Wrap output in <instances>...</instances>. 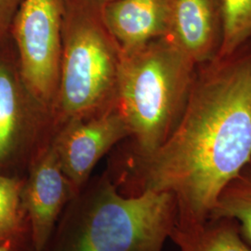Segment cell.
<instances>
[{
	"label": "cell",
	"mask_w": 251,
	"mask_h": 251,
	"mask_svg": "<svg viewBox=\"0 0 251 251\" xmlns=\"http://www.w3.org/2000/svg\"><path fill=\"white\" fill-rule=\"evenodd\" d=\"M198 66L168 36L121 54L117 102L132 139L129 152L150 153L169 138L184 111Z\"/></svg>",
	"instance_id": "3"
},
{
	"label": "cell",
	"mask_w": 251,
	"mask_h": 251,
	"mask_svg": "<svg viewBox=\"0 0 251 251\" xmlns=\"http://www.w3.org/2000/svg\"><path fill=\"white\" fill-rule=\"evenodd\" d=\"M0 41V165L26 152L29 164L55 134L50 115L30 93L15 50Z\"/></svg>",
	"instance_id": "6"
},
{
	"label": "cell",
	"mask_w": 251,
	"mask_h": 251,
	"mask_svg": "<svg viewBox=\"0 0 251 251\" xmlns=\"http://www.w3.org/2000/svg\"><path fill=\"white\" fill-rule=\"evenodd\" d=\"M168 37L197 65L214 59L223 39L221 0H172Z\"/></svg>",
	"instance_id": "10"
},
{
	"label": "cell",
	"mask_w": 251,
	"mask_h": 251,
	"mask_svg": "<svg viewBox=\"0 0 251 251\" xmlns=\"http://www.w3.org/2000/svg\"><path fill=\"white\" fill-rule=\"evenodd\" d=\"M176 221L171 194L125 196L105 173L68 202L43 251H163Z\"/></svg>",
	"instance_id": "2"
},
{
	"label": "cell",
	"mask_w": 251,
	"mask_h": 251,
	"mask_svg": "<svg viewBox=\"0 0 251 251\" xmlns=\"http://www.w3.org/2000/svg\"><path fill=\"white\" fill-rule=\"evenodd\" d=\"M23 185V180L0 174V244H13L25 231L30 233L22 204Z\"/></svg>",
	"instance_id": "13"
},
{
	"label": "cell",
	"mask_w": 251,
	"mask_h": 251,
	"mask_svg": "<svg viewBox=\"0 0 251 251\" xmlns=\"http://www.w3.org/2000/svg\"><path fill=\"white\" fill-rule=\"evenodd\" d=\"M73 198L71 185L50 142L30 162L28 177L22 189L32 251H44L64 207Z\"/></svg>",
	"instance_id": "8"
},
{
	"label": "cell",
	"mask_w": 251,
	"mask_h": 251,
	"mask_svg": "<svg viewBox=\"0 0 251 251\" xmlns=\"http://www.w3.org/2000/svg\"><path fill=\"white\" fill-rule=\"evenodd\" d=\"M24 0H0V41L9 36L10 27Z\"/></svg>",
	"instance_id": "15"
},
{
	"label": "cell",
	"mask_w": 251,
	"mask_h": 251,
	"mask_svg": "<svg viewBox=\"0 0 251 251\" xmlns=\"http://www.w3.org/2000/svg\"><path fill=\"white\" fill-rule=\"evenodd\" d=\"M65 3L24 0L9 31L27 89L50 117L59 80Z\"/></svg>",
	"instance_id": "5"
},
{
	"label": "cell",
	"mask_w": 251,
	"mask_h": 251,
	"mask_svg": "<svg viewBox=\"0 0 251 251\" xmlns=\"http://www.w3.org/2000/svg\"><path fill=\"white\" fill-rule=\"evenodd\" d=\"M78 1H80L83 4L90 6L91 8L100 10L106 4L113 0H78Z\"/></svg>",
	"instance_id": "16"
},
{
	"label": "cell",
	"mask_w": 251,
	"mask_h": 251,
	"mask_svg": "<svg viewBox=\"0 0 251 251\" xmlns=\"http://www.w3.org/2000/svg\"><path fill=\"white\" fill-rule=\"evenodd\" d=\"M170 238L179 251H251V246L241 236L238 223L230 218L208 219L195 230L174 227Z\"/></svg>",
	"instance_id": "11"
},
{
	"label": "cell",
	"mask_w": 251,
	"mask_h": 251,
	"mask_svg": "<svg viewBox=\"0 0 251 251\" xmlns=\"http://www.w3.org/2000/svg\"><path fill=\"white\" fill-rule=\"evenodd\" d=\"M121 53L100 10L66 0L63 46L51 112L55 131L73 120L94 115L117 99Z\"/></svg>",
	"instance_id": "4"
},
{
	"label": "cell",
	"mask_w": 251,
	"mask_h": 251,
	"mask_svg": "<svg viewBox=\"0 0 251 251\" xmlns=\"http://www.w3.org/2000/svg\"><path fill=\"white\" fill-rule=\"evenodd\" d=\"M129 137L117 99L94 115L73 119L58 127L51 142L75 197L88 183L98 162Z\"/></svg>",
	"instance_id": "7"
},
{
	"label": "cell",
	"mask_w": 251,
	"mask_h": 251,
	"mask_svg": "<svg viewBox=\"0 0 251 251\" xmlns=\"http://www.w3.org/2000/svg\"><path fill=\"white\" fill-rule=\"evenodd\" d=\"M251 162V39L233 53L199 64L179 121L147 154L127 152L108 172L125 196L169 193L175 228L206 224L225 185Z\"/></svg>",
	"instance_id": "1"
},
{
	"label": "cell",
	"mask_w": 251,
	"mask_h": 251,
	"mask_svg": "<svg viewBox=\"0 0 251 251\" xmlns=\"http://www.w3.org/2000/svg\"><path fill=\"white\" fill-rule=\"evenodd\" d=\"M217 218L236 221L243 239L251 246V162L220 193L208 219Z\"/></svg>",
	"instance_id": "12"
},
{
	"label": "cell",
	"mask_w": 251,
	"mask_h": 251,
	"mask_svg": "<svg viewBox=\"0 0 251 251\" xmlns=\"http://www.w3.org/2000/svg\"><path fill=\"white\" fill-rule=\"evenodd\" d=\"M0 251H12L10 243H3L0 244Z\"/></svg>",
	"instance_id": "17"
},
{
	"label": "cell",
	"mask_w": 251,
	"mask_h": 251,
	"mask_svg": "<svg viewBox=\"0 0 251 251\" xmlns=\"http://www.w3.org/2000/svg\"><path fill=\"white\" fill-rule=\"evenodd\" d=\"M172 0H113L100 9L108 33L120 53H128L169 36Z\"/></svg>",
	"instance_id": "9"
},
{
	"label": "cell",
	"mask_w": 251,
	"mask_h": 251,
	"mask_svg": "<svg viewBox=\"0 0 251 251\" xmlns=\"http://www.w3.org/2000/svg\"><path fill=\"white\" fill-rule=\"evenodd\" d=\"M223 39L216 57H226L251 39V0H221Z\"/></svg>",
	"instance_id": "14"
}]
</instances>
